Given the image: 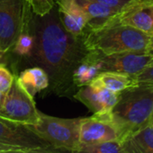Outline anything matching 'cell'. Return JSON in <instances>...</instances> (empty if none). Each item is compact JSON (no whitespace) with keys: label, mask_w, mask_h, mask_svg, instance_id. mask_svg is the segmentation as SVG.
I'll list each match as a JSON object with an SVG mask.
<instances>
[{"label":"cell","mask_w":153,"mask_h":153,"mask_svg":"<svg viewBox=\"0 0 153 153\" xmlns=\"http://www.w3.org/2000/svg\"><path fill=\"white\" fill-rule=\"evenodd\" d=\"M78 152L86 153H124L122 142L119 140L107 141L81 147Z\"/></svg>","instance_id":"obj_17"},{"label":"cell","mask_w":153,"mask_h":153,"mask_svg":"<svg viewBox=\"0 0 153 153\" xmlns=\"http://www.w3.org/2000/svg\"><path fill=\"white\" fill-rule=\"evenodd\" d=\"M153 37L122 23H103L96 28H87L83 42L88 51L102 55L126 52H146Z\"/></svg>","instance_id":"obj_3"},{"label":"cell","mask_w":153,"mask_h":153,"mask_svg":"<svg viewBox=\"0 0 153 153\" xmlns=\"http://www.w3.org/2000/svg\"><path fill=\"white\" fill-rule=\"evenodd\" d=\"M81 8L88 19L87 28H95L101 25L108 18L115 14L117 12L91 0H74Z\"/></svg>","instance_id":"obj_16"},{"label":"cell","mask_w":153,"mask_h":153,"mask_svg":"<svg viewBox=\"0 0 153 153\" xmlns=\"http://www.w3.org/2000/svg\"><path fill=\"white\" fill-rule=\"evenodd\" d=\"M119 93H115L102 86L87 84L79 87L73 97L83 103L94 114L110 113L118 100Z\"/></svg>","instance_id":"obj_11"},{"label":"cell","mask_w":153,"mask_h":153,"mask_svg":"<svg viewBox=\"0 0 153 153\" xmlns=\"http://www.w3.org/2000/svg\"><path fill=\"white\" fill-rule=\"evenodd\" d=\"M0 117L19 125L32 126L39 119V110L33 97L23 86L17 76L5 96L0 108Z\"/></svg>","instance_id":"obj_6"},{"label":"cell","mask_w":153,"mask_h":153,"mask_svg":"<svg viewBox=\"0 0 153 153\" xmlns=\"http://www.w3.org/2000/svg\"><path fill=\"white\" fill-rule=\"evenodd\" d=\"M124 153H153V125L151 123L122 142Z\"/></svg>","instance_id":"obj_13"},{"label":"cell","mask_w":153,"mask_h":153,"mask_svg":"<svg viewBox=\"0 0 153 153\" xmlns=\"http://www.w3.org/2000/svg\"><path fill=\"white\" fill-rule=\"evenodd\" d=\"M30 10L24 0H0V50L3 55L14 48L26 28Z\"/></svg>","instance_id":"obj_7"},{"label":"cell","mask_w":153,"mask_h":153,"mask_svg":"<svg viewBox=\"0 0 153 153\" xmlns=\"http://www.w3.org/2000/svg\"><path fill=\"white\" fill-rule=\"evenodd\" d=\"M134 78L137 82L153 83V65L143 70L142 73L134 76Z\"/></svg>","instance_id":"obj_22"},{"label":"cell","mask_w":153,"mask_h":153,"mask_svg":"<svg viewBox=\"0 0 153 153\" xmlns=\"http://www.w3.org/2000/svg\"><path fill=\"white\" fill-rule=\"evenodd\" d=\"M14 75L3 65L0 64V91L6 94L9 91L13 81Z\"/></svg>","instance_id":"obj_20"},{"label":"cell","mask_w":153,"mask_h":153,"mask_svg":"<svg viewBox=\"0 0 153 153\" xmlns=\"http://www.w3.org/2000/svg\"><path fill=\"white\" fill-rule=\"evenodd\" d=\"M100 65L102 71H113L136 76L153 65V54L146 52H126L102 55L90 51Z\"/></svg>","instance_id":"obj_8"},{"label":"cell","mask_w":153,"mask_h":153,"mask_svg":"<svg viewBox=\"0 0 153 153\" xmlns=\"http://www.w3.org/2000/svg\"><path fill=\"white\" fill-rule=\"evenodd\" d=\"M151 124L153 125V117H152V120H151Z\"/></svg>","instance_id":"obj_26"},{"label":"cell","mask_w":153,"mask_h":153,"mask_svg":"<svg viewBox=\"0 0 153 153\" xmlns=\"http://www.w3.org/2000/svg\"><path fill=\"white\" fill-rule=\"evenodd\" d=\"M5 96V94L0 91V108H1V107H2V104H3V102H4Z\"/></svg>","instance_id":"obj_23"},{"label":"cell","mask_w":153,"mask_h":153,"mask_svg":"<svg viewBox=\"0 0 153 153\" xmlns=\"http://www.w3.org/2000/svg\"><path fill=\"white\" fill-rule=\"evenodd\" d=\"M35 46V38L34 35L25 32L24 30L18 37L14 48L17 55L21 56H31Z\"/></svg>","instance_id":"obj_18"},{"label":"cell","mask_w":153,"mask_h":153,"mask_svg":"<svg viewBox=\"0 0 153 153\" xmlns=\"http://www.w3.org/2000/svg\"><path fill=\"white\" fill-rule=\"evenodd\" d=\"M81 117L61 118L39 111L36 124L27 126L35 134L60 152H78L80 147L79 126Z\"/></svg>","instance_id":"obj_4"},{"label":"cell","mask_w":153,"mask_h":153,"mask_svg":"<svg viewBox=\"0 0 153 153\" xmlns=\"http://www.w3.org/2000/svg\"><path fill=\"white\" fill-rule=\"evenodd\" d=\"M110 115L121 142L151 124L153 117V83L138 82L121 91Z\"/></svg>","instance_id":"obj_2"},{"label":"cell","mask_w":153,"mask_h":153,"mask_svg":"<svg viewBox=\"0 0 153 153\" xmlns=\"http://www.w3.org/2000/svg\"><path fill=\"white\" fill-rule=\"evenodd\" d=\"M29 5L32 13L38 16L49 13L54 8L55 0H24Z\"/></svg>","instance_id":"obj_19"},{"label":"cell","mask_w":153,"mask_h":153,"mask_svg":"<svg viewBox=\"0 0 153 153\" xmlns=\"http://www.w3.org/2000/svg\"><path fill=\"white\" fill-rule=\"evenodd\" d=\"M33 27L35 46L32 56L46 71L51 89L59 95H67L73 90V74L89 52L83 37L68 32L52 10L43 16L35 15Z\"/></svg>","instance_id":"obj_1"},{"label":"cell","mask_w":153,"mask_h":153,"mask_svg":"<svg viewBox=\"0 0 153 153\" xmlns=\"http://www.w3.org/2000/svg\"><path fill=\"white\" fill-rule=\"evenodd\" d=\"M114 140H119V133L110 113L94 114L92 117L81 118L79 126V149L87 145Z\"/></svg>","instance_id":"obj_10"},{"label":"cell","mask_w":153,"mask_h":153,"mask_svg":"<svg viewBox=\"0 0 153 153\" xmlns=\"http://www.w3.org/2000/svg\"><path fill=\"white\" fill-rule=\"evenodd\" d=\"M146 53H150V54H153V39H152V42L150 46V48H148V50L146 51Z\"/></svg>","instance_id":"obj_24"},{"label":"cell","mask_w":153,"mask_h":153,"mask_svg":"<svg viewBox=\"0 0 153 153\" xmlns=\"http://www.w3.org/2000/svg\"><path fill=\"white\" fill-rule=\"evenodd\" d=\"M58 13L64 29L76 37H83L88 25V19L74 0H55Z\"/></svg>","instance_id":"obj_12"},{"label":"cell","mask_w":153,"mask_h":153,"mask_svg":"<svg viewBox=\"0 0 153 153\" xmlns=\"http://www.w3.org/2000/svg\"><path fill=\"white\" fill-rule=\"evenodd\" d=\"M60 152L35 134L27 126L14 124L0 117V153Z\"/></svg>","instance_id":"obj_5"},{"label":"cell","mask_w":153,"mask_h":153,"mask_svg":"<svg viewBox=\"0 0 153 153\" xmlns=\"http://www.w3.org/2000/svg\"><path fill=\"white\" fill-rule=\"evenodd\" d=\"M137 83L134 76L113 71H102L89 84L99 85L115 93H120L125 89Z\"/></svg>","instance_id":"obj_14"},{"label":"cell","mask_w":153,"mask_h":153,"mask_svg":"<svg viewBox=\"0 0 153 153\" xmlns=\"http://www.w3.org/2000/svg\"><path fill=\"white\" fill-rule=\"evenodd\" d=\"M19 81L27 91L34 97V95L50 86V80L46 71L40 66L31 67L23 70L20 76Z\"/></svg>","instance_id":"obj_15"},{"label":"cell","mask_w":153,"mask_h":153,"mask_svg":"<svg viewBox=\"0 0 153 153\" xmlns=\"http://www.w3.org/2000/svg\"><path fill=\"white\" fill-rule=\"evenodd\" d=\"M103 23L129 25L153 37V0H131Z\"/></svg>","instance_id":"obj_9"},{"label":"cell","mask_w":153,"mask_h":153,"mask_svg":"<svg viewBox=\"0 0 153 153\" xmlns=\"http://www.w3.org/2000/svg\"><path fill=\"white\" fill-rule=\"evenodd\" d=\"M3 56H4V55L2 54V52H1V50H0V59H1L2 57H3Z\"/></svg>","instance_id":"obj_25"},{"label":"cell","mask_w":153,"mask_h":153,"mask_svg":"<svg viewBox=\"0 0 153 153\" xmlns=\"http://www.w3.org/2000/svg\"><path fill=\"white\" fill-rule=\"evenodd\" d=\"M91 1L98 3L100 4H103L106 7L115 10V12H118L131 0H91Z\"/></svg>","instance_id":"obj_21"}]
</instances>
